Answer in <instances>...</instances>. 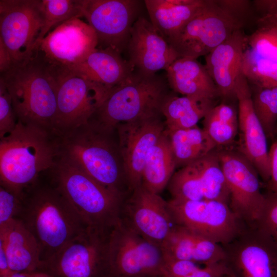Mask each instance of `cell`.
Masks as SVG:
<instances>
[{
  "instance_id": "cell-13",
  "label": "cell",
  "mask_w": 277,
  "mask_h": 277,
  "mask_svg": "<svg viewBox=\"0 0 277 277\" xmlns=\"http://www.w3.org/2000/svg\"><path fill=\"white\" fill-rule=\"evenodd\" d=\"M168 203L176 225L221 245L231 241L244 224L228 204L220 201L171 199Z\"/></svg>"
},
{
  "instance_id": "cell-22",
  "label": "cell",
  "mask_w": 277,
  "mask_h": 277,
  "mask_svg": "<svg viewBox=\"0 0 277 277\" xmlns=\"http://www.w3.org/2000/svg\"><path fill=\"white\" fill-rule=\"evenodd\" d=\"M161 247L164 258L204 265L223 261L225 256L221 244L176 224Z\"/></svg>"
},
{
  "instance_id": "cell-16",
  "label": "cell",
  "mask_w": 277,
  "mask_h": 277,
  "mask_svg": "<svg viewBox=\"0 0 277 277\" xmlns=\"http://www.w3.org/2000/svg\"><path fill=\"white\" fill-rule=\"evenodd\" d=\"M120 220L147 240L160 246L176 225L168 202L142 185L124 198Z\"/></svg>"
},
{
  "instance_id": "cell-34",
  "label": "cell",
  "mask_w": 277,
  "mask_h": 277,
  "mask_svg": "<svg viewBox=\"0 0 277 277\" xmlns=\"http://www.w3.org/2000/svg\"><path fill=\"white\" fill-rule=\"evenodd\" d=\"M252 102L267 137L274 138L277 124V87L257 88L252 93Z\"/></svg>"
},
{
  "instance_id": "cell-12",
  "label": "cell",
  "mask_w": 277,
  "mask_h": 277,
  "mask_svg": "<svg viewBox=\"0 0 277 277\" xmlns=\"http://www.w3.org/2000/svg\"><path fill=\"white\" fill-rule=\"evenodd\" d=\"M217 152L230 192L229 206L241 222L254 226L266 201L259 173L239 151L227 149Z\"/></svg>"
},
{
  "instance_id": "cell-20",
  "label": "cell",
  "mask_w": 277,
  "mask_h": 277,
  "mask_svg": "<svg viewBox=\"0 0 277 277\" xmlns=\"http://www.w3.org/2000/svg\"><path fill=\"white\" fill-rule=\"evenodd\" d=\"M127 50L133 68L148 74L166 70L179 58L150 21L142 15L132 27Z\"/></svg>"
},
{
  "instance_id": "cell-3",
  "label": "cell",
  "mask_w": 277,
  "mask_h": 277,
  "mask_svg": "<svg viewBox=\"0 0 277 277\" xmlns=\"http://www.w3.org/2000/svg\"><path fill=\"white\" fill-rule=\"evenodd\" d=\"M17 121L54 132L57 86L49 65L34 52L28 61L1 74Z\"/></svg>"
},
{
  "instance_id": "cell-39",
  "label": "cell",
  "mask_w": 277,
  "mask_h": 277,
  "mask_svg": "<svg viewBox=\"0 0 277 277\" xmlns=\"http://www.w3.org/2000/svg\"><path fill=\"white\" fill-rule=\"evenodd\" d=\"M23 196L0 185V226L17 217Z\"/></svg>"
},
{
  "instance_id": "cell-28",
  "label": "cell",
  "mask_w": 277,
  "mask_h": 277,
  "mask_svg": "<svg viewBox=\"0 0 277 277\" xmlns=\"http://www.w3.org/2000/svg\"><path fill=\"white\" fill-rule=\"evenodd\" d=\"M215 106V100L169 95L162 108L166 130L189 128L197 123Z\"/></svg>"
},
{
  "instance_id": "cell-25",
  "label": "cell",
  "mask_w": 277,
  "mask_h": 277,
  "mask_svg": "<svg viewBox=\"0 0 277 277\" xmlns=\"http://www.w3.org/2000/svg\"><path fill=\"white\" fill-rule=\"evenodd\" d=\"M204 0H145L149 20L167 42L207 4Z\"/></svg>"
},
{
  "instance_id": "cell-18",
  "label": "cell",
  "mask_w": 277,
  "mask_h": 277,
  "mask_svg": "<svg viewBox=\"0 0 277 277\" xmlns=\"http://www.w3.org/2000/svg\"><path fill=\"white\" fill-rule=\"evenodd\" d=\"M161 115L118 125V148L130 191L142 185L145 161L151 148L163 134Z\"/></svg>"
},
{
  "instance_id": "cell-40",
  "label": "cell",
  "mask_w": 277,
  "mask_h": 277,
  "mask_svg": "<svg viewBox=\"0 0 277 277\" xmlns=\"http://www.w3.org/2000/svg\"><path fill=\"white\" fill-rule=\"evenodd\" d=\"M200 267L192 261L164 258L162 277H184Z\"/></svg>"
},
{
  "instance_id": "cell-2",
  "label": "cell",
  "mask_w": 277,
  "mask_h": 277,
  "mask_svg": "<svg viewBox=\"0 0 277 277\" xmlns=\"http://www.w3.org/2000/svg\"><path fill=\"white\" fill-rule=\"evenodd\" d=\"M61 154L60 136L42 127L17 121L0 138V185L23 195Z\"/></svg>"
},
{
  "instance_id": "cell-38",
  "label": "cell",
  "mask_w": 277,
  "mask_h": 277,
  "mask_svg": "<svg viewBox=\"0 0 277 277\" xmlns=\"http://www.w3.org/2000/svg\"><path fill=\"white\" fill-rule=\"evenodd\" d=\"M256 227L277 244V197L268 193Z\"/></svg>"
},
{
  "instance_id": "cell-5",
  "label": "cell",
  "mask_w": 277,
  "mask_h": 277,
  "mask_svg": "<svg viewBox=\"0 0 277 277\" xmlns=\"http://www.w3.org/2000/svg\"><path fill=\"white\" fill-rule=\"evenodd\" d=\"M169 87L166 76L134 68L110 91L89 121L112 132L120 124L161 115Z\"/></svg>"
},
{
  "instance_id": "cell-14",
  "label": "cell",
  "mask_w": 277,
  "mask_h": 277,
  "mask_svg": "<svg viewBox=\"0 0 277 277\" xmlns=\"http://www.w3.org/2000/svg\"><path fill=\"white\" fill-rule=\"evenodd\" d=\"M222 245L223 262L232 277H277V244L255 225L244 224L231 241Z\"/></svg>"
},
{
  "instance_id": "cell-21",
  "label": "cell",
  "mask_w": 277,
  "mask_h": 277,
  "mask_svg": "<svg viewBox=\"0 0 277 277\" xmlns=\"http://www.w3.org/2000/svg\"><path fill=\"white\" fill-rule=\"evenodd\" d=\"M247 47L248 36L239 29L205 56V66L219 96L236 98V83L242 74L243 56Z\"/></svg>"
},
{
  "instance_id": "cell-24",
  "label": "cell",
  "mask_w": 277,
  "mask_h": 277,
  "mask_svg": "<svg viewBox=\"0 0 277 277\" xmlns=\"http://www.w3.org/2000/svg\"><path fill=\"white\" fill-rule=\"evenodd\" d=\"M165 71L169 87L183 96L211 100L219 96L205 65L196 59L179 57Z\"/></svg>"
},
{
  "instance_id": "cell-32",
  "label": "cell",
  "mask_w": 277,
  "mask_h": 277,
  "mask_svg": "<svg viewBox=\"0 0 277 277\" xmlns=\"http://www.w3.org/2000/svg\"><path fill=\"white\" fill-rule=\"evenodd\" d=\"M168 184L172 199L181 201L204 199L195 161L182 167L173 173Z\"/></svg>"
},
{
  "instance_id": "cell-23",
  "label": "cell",
  "mask_w": 277,
  "mask_h": 277,
  "mask_svg": "<svg viewBox=\"0 0 277 277\" xmlns=\"http://www.w3.org/2000/svg\"><path fill=\"white\" fill-rule=\"evenodd\" d=\"M0 244L5 250L12 272L37 271L41 263L39 246L20 220L13 219L0 226Z\"/></svg>"
},
{
  "instance_id": "cell-31",
  "label": "cell",
  "mask_w": 277,
  "mask_h": 277,
  "mask_svg": "<svg viewBox=\"0 0 277 277\" xmlns=\"http://www.w3.org/2000/svg\"><path fill=\"white\" fill-rule=\"evenodd\" d=\"M242 73L257 88L277 87V62L259 56L248 47L244 54Z\"/></svg>"
},
{
  "instance_id": "cell-29",
  "label": "cell",
  "mask_w": 277,
  "mask_h": 277,
  "mask_svg": "<svg viewBox=\"0 0 277 277\" xmlns=\"http://www.w3.org/2000/svg\"><path fill=\"white\" fill-rule=\"evenodd\" d=\"M176 168L168 138L165 133L151 148L142 172V185L159 194L168 184Z\"/></svg>"
},
{
  "instance_id": "cell-37",
  "label": "cell",
  "mask_w": 277,
  "mask_h": 277,
  "mask_svg": "<svg viewBox=\"0 0 277 277\" xmlns=\"http://www.w3.org/2000/svg\"><path fill=\"white\" fill-rule=\"evenodd\" d=\"M17 123L11 96L4 81L0 78V138L11 133Z\"/></svg>"
},
{
  "instance_id": "cell-48",
  "label": "cell",
  "mask_w": 277,
  "mask_h": 277,
  "mask_svg": "<svg viewBox=\"0 0 277 277\" xmlns=\"http://www.w3.org/2000/svg\"><path fill=\"white\" fill-rule=\"evenodd\" d=\"M5 277H30L28 273L12 272L8 276Z\"/></svg>"
},
{
  "instance_id": "cell-17",
  "label": "cell",
  "mask_w": 277,
  "mask_h": 277,
  "mask_svg": "<svg viewBox=\"0 0 277 277\" xmlns=\"http://www.w3.org/2000/svg\"><path fill=\"white\" fill-rule=\"evenodd\" d=\"M96 34L80 18L65 21L51 30L37 45L34 52L49 65L73 68L97 48Z\"/></svg>"
},
{
  "instance_id": "cell-41",
  "label": "cell",
  "mask_w": 277,
  "mask_h": 277,
  "mask_svg": "<svg viewBox=\"0 0 277 277\" xmlns=\"http://www.w3.org/2000/svg\"><path fill=\"white\" fill-rule=\"evenodd\" d=\"M209 113L216 119L227 123L238 125V113L232 105L221 103L215 105Z\"/></svg>"
},
{
  "instance_id": "cell-7",
  "label": "cell",
  "mask_w": 277,
  "mask_h": 277,
  "mask_svg": "<svg viewBox=\"0 0 277 277\" xmlns=\"http://www.w3.org/2000/svg\"><path fill=\"white\" fill-rule=\"evenodd\" d=\"M47 64L57 86L54 132L61 136L88 124L108 92L76 68Z\"/></svg>"
},
{
  "instance_id": "cell-4",
  "label": "cell",
  "mask_w": 277,
  "mask_h": 277,
  "mask_svg": "<svg viewBox=\"0 0 277 277\" xmlns=\"http://www.w3.org/2000/svg\"><path fill=\"white\" fill-rule=\"evenodd\" d=\"M108 131L93 122L60 136L61 155L95 181L124 197L131 191L118 146Z\"/></svg>"
},
{
  "instance_id": "cell-27",
  "label": "cell",
  "mask_w": 277,
  "mask_h": 277,
  "mask_svg": "<svg viewBox=\"0 0 277 277\" xmlns=\"http://www.w3.org/2000/svg\"><path fill=\"white\" fill-rule=\"evenodd\" d=\"M176 167H184L215 150L217 147L203 128L194 127L165 130Z\"/></svg>"
},
{
  "instance_id": "cell-1",
  "label": "cell",
  "mask_w": 277,
  "mask_h": 277,
  "mask_svg": "<svg viewBox=\"0 0 277 277\" xmlns=\"http://www.w3.org/2000/svg\"><path fill=\"white\" fill-rule=\"evenodd\" d=\"M16 219L37 241L41 263L88 227L56 186L40 178L25 191Z\"/></svg>"
},
{
  "instance_id": "cell-33",
  "label": "cell",
  "mask_w": 277,
  "mask_h": 277,
  "mask_svg": "<svg viewBox=\"0 0 277 277\" xmlns=\"http://www.w3.org/2000/svg\"><path fill=\"white\" fill-rule=\"evenodd\" d=\"M83 4L84 0H42L44 25L37 45L57 26L83 17Z\"/></svg>"
},
{
  "instance_id": "cell-44",
  "label": "cell",
  "mask_w": 277,
  "mask_h": 277,
  "mask_svg": "<svg viewBox=\"0 0 277 277\" xmlns=\"http://www.w3.org/2000/svg\"><path fill=\"white\" fill-rule=\"evenodd\" d=\"M14 63L11 55L3 42L0 40V73L9 70Z\"/></svg>"
},
{
  "instance_id": "cell-26",
  "label": "cell",
  "mask_w": 277,
  "mask_h": 277,
  "mask_svg": "<svg viewBox=\"0 0 277 277\" xmlns=\"http://www.w3.org/2000/svg\"><path fill=\"white\" fill-rule=\"evenodd\" d=\"M108 93L134 69L128 60L111 48H95L75 67Z\"/></svg>"
},
{
  "instance_id": "cell-45",
  "label": "cell",
  "mask_w": 277,
  "mask_h": 277,
  "mask_svg": "<svg viewBox=\"0 0 277 277\" xmlns=\"http://www.w3.org/2000/svg\"><path fill=\"white\" fill-rule=\"evenodd\" d=\"M11 273L5 250L0 244V277L8 276Z\"/></svg>"
},
{
  "instance_id": "cell-19",
  "label": "cell",
  "mask_w": 277,
  "mask_h": 277,
  "mask_svg": "<svg viewBox=\"0 0 277 277\" xmlns=\"http://www.w3.org/2000/svg\"><path fill=\"white\" fill-rule=\"evenodd\" d=\"M238 103L239 150L254 166L263 180L270 177L267 136L254 111L249 83L242 73L236 83Z\"/></svg>"
},
{
  "instance_id": "cell-35",
  "label": "cell",
  "mask_w": 277,
  "mask_h": 277,
  "mask_svg": "<svg viewBox=\"0 0 277 277\" xmlns=\"http://www.w3.org/2000/svg\"><path fill=\"white\" fill-rule=\"evenodd\" d=\"M264 19L267 23L248 36V47L259 56L277 62V24Z\"/></svg>"
},
{
  "instance_id": "cell-30",
  "label": "cell",
  "mask_w": 277,
  "mask_h": 277,
  "mask_svg": "<svg viewBox=\"0 0 277 277\" xmlns=\"http://www.w3.org/2000/svg\"><path fill=\"white\" fill-rule=\"evenodd\" d=\"M195 162L204 199L220 201L229 205L230 192L217 150H214Z\"/></svg>"
},
{
  "instance_id": "cell-49",
  "label": "cell",
  "mask_w": 277,
  "mask_h": 277,
  "mask_svg": "<svg viewBox=\"0 0 277 277\" xmlns=\"http://www.w3.org/2000/svg\"><path fill=\"white\" fill-rule=\"evenodd\" d=\"M221 277H232L230 274H226V275H225L223 276H221Z\"/></svg>"
},
{
  "instance_id": "cell-42",
  "label": "cell",
  "mask_w": 277,
  "mask_h": 277,
  "mask_svg": "<svg viewBox=\"0 0 277 277\" xmlns=\"http://www.w3.org/2000/svg\"><path fill=\"white\" fill-rule=\"evenodd\" d=\"M229 274L223 261L206 265L184 277H221Z\"/></svg>"
},
{
  "instance_id": "cell-46",
  "label": "cell",
  "mask_w": 277,
  "mask_h": 277,
  "mask_svg": "<svg viewBox=\"0 0 277 277\" xmlns=\"http://www.w3.org/2000/svg\"><path fill=\"white\" fill-rule=\"evenodd\" d=\"M264 18H268L277 24V1H274L272 8Z\"/></svg>"
},
{
  "instance_id": "cell-15",
  "label": "cell",
  "mask_w": 277,
  "mask_h": 277,
  "mask_svg": "<svg viewBox=\"0 0 277 277\" xmlns=\"http://www.w3.org/2000/svg\"><path fill=\"white\" fill-rule=\"evenodd\" d=\"M137 0H84L83 17L97 36V48L121 54L127 50L131 30L141 16Z\"/></svg>"
},
{
  "instance_id": "cell-8",
  "label": "cell",
  "mask_w": 277,
  "mask_h": 277,
  "mask_svg": "<svg viewBox=\"0 0 277 277\" xmlns=\"http://www.w3.org/2000/svg\"><path fill=\"white\" fill-rule=\"evenodd\" d=\"M164 254L120 220L109 234L107 277H162Z\"/></svg>"
},
{
  "instance_id": "cell-36",
  "label": "cell",
  "mask_w": 277,
  "mask_h": 277,
  "mask_svg": "<svg viewBox=\"0 0 277 277\" xmlns=\"http://www.w3.org/2000/svg\"><path fill=\"white\" fill-rule=\"evenodd\" d=\"M203 129L217 147L231 144L238 134V125L220 121L208 112L203 118Z\"/></svg>"
},
{
  "instance_id": "cell-43",
  "label": "cell",
  "mask_w": 277,
  "mask_h": 277,
  "mask_svg": "<svg viewBox=\"0 0 277 277\" xmlns=\"http://www.w3.org/2000/svg\"><path fill=\"white\" fill-rule=\"evenodd\" d=\"M270 177L267 182L269 193L277 197V140L274 141L269 150Z\"/></svg>"
},
{
  "instance_id": "cell-11",
  "label": "cell",
  "mask_w": 277,
  "mask_h": 277,
  "mask_svg": "<svg viewBox=\"0 0 277 277\" xmlns=\"http://www.w3.org/2000/svg\"><path fill=\"white\" fill-rule=\"evenodd\" d=\"M44 25L42 0L0 1V40L14 65L32 56Z\"/></svg>"
},
{
  "instance_id": "cell-6",
  "label": "cell",
  "mask_w": 277,
  "mask_h": 277,
  "mask_svg": "<svg viewBox=\"0 0 277 277\" xmlns=\"http://www.w3.org/2000/svg\"><path fill=\"white\" fill-rule=\"evenodd\" d=\"M50 180L87 226L110 231L120 220L124 197L102 185L60 154Z\"/></svg>"
},
{
  "instance_id": "cell-47",
  "label": "cell",
  "mask_w": 277,
  "mask_h": 277,
  "mask_svg": "<svg viewBox=\"0 0 277 277\" xmlns=\"http://www.w3.org/2000/svg\"><path fill=\"white\" fill-rule=\"evenodd\" d=\"M30 277H51L50 275L39 271L28 273Z\"/></svg>"
},
{
  "instance_id": "cell-10",
  "label": "cell",
  "mask_w": 277,
  "mask_h": 277,
  "mask_svg": "<svg viewBox=\"0 0 277 277\" xmlns=\"http://www.w3.org/2000/svg\"><path fill=\"white\" fill-rule=\"evenodd\" d=\"M242 26L240 19L216 1H208L168 43L179 57L197 59L207 55Z\"/></svg>"
},
{
  "instance_id": "cell-50",
  "label": "cell",
  "mask_w": 277,
  "mask_h": 277,
  "mask_svg": "<svg viewBox=\"0 0 277 277\" xmlns=\"http://www.w3.org/2000/svg\"><path fill=\"white\" fill-rule=\"evenodd\" d=\"M275 134H277V124H276L275 129Z\"/></svg>"
},
{
  "instance_id": "cell-9",
  "label": "cell",
  "mask_w": 277,
  "mask_h": 277,
  "mask_svg": "<svg viewBox=\"0 0 277 277\" xmlns=\"http://www.w3.org/2000/svg\"><path fill=\"white\" fill-rule=\"evenodd\" d=\"M110 231L87 227L51 257L42 262L37 271L53 277H107Z\"/></svg>"
}]
</instances>
